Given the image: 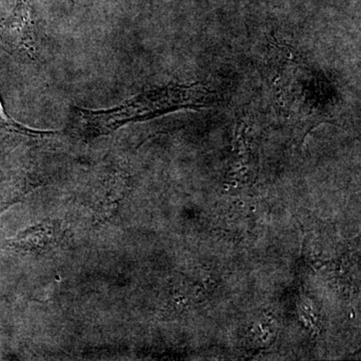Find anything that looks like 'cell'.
Instances as JSON below:
<instances>
[{
    "label": "cell",
    "mask_w": 361,
    "mask_h": 361,
    "mask_svg": "<svg viewBox=\"0 0 361 361\" xmlns=\"http://www.w3.org/2000/svg\"><path fill=\"white\" fill-rule=\"evenodd\" d=\"M273 97L279 116L310 130L334 116L336 101L326 78L312 70L286 44L270 42Z\"/></svg>",
    "instance_id": "1"
},
{
    "label": "cell",
    "mask_w": 361,
    "mask_h": 361,
    "mask_svg": "<svg viewBox=\"0 0 361 361\" xmlns=\"http://www.w3.org/2000/svg\"><path fill=\"white\" fill-rule=\"evenodd\" d=\"M219 92L201 84L172 85L137 94L120 108L109 111L77 110L80 120L99 130L129 121L148 120L183 109L208 108L220 101Z\"/></svg>",
    "instance_id": "2"
},
{
    "label": "cell",
    "mask_w": 361,
    "mask_h": 361,
    "mask_svg": "<svg viewBox=\"0 0 361 361\" xmlns=\"http://www.w3.org/2000/svg\"><path fill=\"white\" fill-rule=\"evenodd\" d=\"M0 39L8 49L35 58V20L27 0H18L13 13L0 27Z\"/></svg>",
    "instance_id": "3"
},
{
    "label": "cell",
    "mask_w": 361,
    "mask_h": 361,
    "mask_svg": "<svg viewBox=\"0 0 361 361\" xmlns=\"http://www.w3.org/2000/svg\"><path fill=\"white\" fill-rule=\"evenodd\" d=\"M52 230L51 227L33 228L32 230L20 233L16 239L13 240V245L23 250H33V249L44 248L47 244L52 241Z\"/></svg>",
    "instance_id": "4"
}]
</instances>
